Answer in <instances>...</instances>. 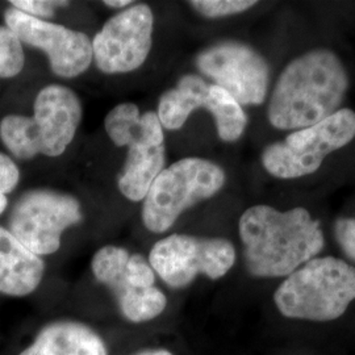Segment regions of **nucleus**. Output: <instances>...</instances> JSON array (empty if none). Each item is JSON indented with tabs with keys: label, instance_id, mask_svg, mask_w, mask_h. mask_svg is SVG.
<instances>
[{
	"label": "nucleus",
	"instance_id": "obj_24",
	"mask_svg": "<svg viewBox=\"0 0 355 355\" xmlns=\"http://www.w3.org/2000/svg\"><path fill=\"white\" fill-rule=\"evenodd\" d=\"M133 355H174L171 352L166 350V349H146V350H142L136 354Z\"/></svg>",
	"mask_w": 355,
	"mask_h": 355
},
{
	"label": "nucleus",
	"instance_id": "obj_15",
	"mask_svg": "<svg viewBox=\"0 0 355 355\" xmlns=\"http://www.w3.org/2000/svg\"><path fill=\"white\" fill-rule=\"evenodd\" d=\"M19 355H108L102 337L78 321H55Z\"/></svg>",
	"mask_w": 355,
	"mask_h": 355
},
{
	"label": "nucleus",
	"instance_id": "obj_18",
	"mask_svg": "<svg viewBox=\"0 0 355 355\" xmlns=\"http://www.w3.org/2000/svg\"><path fill=\"white\" fill-rule=\"evenodd\" d=\"M26 64L21 41L8 26H0V78L19 76Z\"/></svg>",
	"mask_w": 355,
	"mask_h": 355
},
{
	"label": "nucleus",
	"instance_id": "obj_5",
	"mask_svg": "<svg viewBox=\"0 0 355 355\" xmlns=\"http://www.w3.org/2000/svg\"><path fill=\"white\" fill-rule=\"evenodd\" d=\"M355 299V268L341 259L313 258L293 271L274 300L286 318L331 321Z\"/></svg>",
	"mask_w": 355,
	"mask_h": 355
},
{
	"label": "nucleus",
	"instance_id": "obj_9",
	"mask_svg": "<svg viewBox=\"0 0 355 355\" xmlns=\"http://www.w3.org/2000/svg\"><path fill=\"white\" fill-rule=\"evenodd\" d=\"M82 220V207L73 195L37 189L23 193L13 205L8 230L29 252L51 255L60 249L64 230Z\"/></svg>",
	"mask_w": 355,
	"mask_h": 355
},
{
	"label": "nucleus",
	"instance_id": "obj_16",
	"mask_svg": "<svg viewBox=\"0 0 355 355\" xmlns=\"http://www.w3.org/2000/svg\"><path fill=\"white\" fill-rule=\"evenodd\" d=\"M211 85L199 76H182L175 87L165 91L158 102L157 116L164 129L178 130L198 108H207Z\"/></svg>",
	"mask_w": 355,
	"mask_h": 355
},
{
	"label": "nucleus",
	"instance_id": "obj_14",
	"mask_svg": "<svg viewBox=\"0 0 355 355\" xmlns=\"http://www.w3.org/2000/svg\"><path fill=\"white\" fill-rule=\"evenodd\" d=\"M44 272V261L0 227V293L26 296L37 290Z\"/></svg>",
	"mask_w": 355,
	"mask_h": 355
},
{
	"label": "nucleus",
	"instance_id": "obj_1",
	"mask_svg": "<svg viewBox=\"0 0 355 355\" xmlns=\"http://www.w3.org/2000/svg\"><path fill=\"white\" fill-rule=\"evenodd\" d=\"M245 263L262 278L291 275L324 248L318 221L304 208L278 212L268 205H254L240 218Z\"/></svg>",
	"mask_w": 355,
	"mask_h": 355
},
{
	"label": "nucleus",
	"instance_id": "obj_17",
	"mask_svg": "<svg viewBox=\"0 0 355 355\" xmlns=\"http://www.w3.org/2000/svg\"><path fill=\"white\" fill-rule=\"evenodd\" d=\"M207 110L215 119L218 137L225 142L239 140L248 125L241 105L225 89L211 85V98Z\"/></svg>",
	"mask_w": 355,
	"mask_h": 355
},
{
	"label": "nucleus",
	"instance_id": "obj_7",
	"mask_svg": "<svg viewBox=\"0 0 355 355\" xmlns=\"http://www.w3.org/2000/svg\"><path fill=\"white\" fill-rule=\"evenodd\" d=\"M91 270L95 279L114 293L128 321L148 322L165 311L166 295L155 287V272L144 255L108 245L94 254Z\"/></svg>",
	"mask_w": 355,
	"mask_h": 355
},
{
	"label": "nucleus",
	"instance_id": "obj_3",
	"mask_svg": "<svg viewBox=\"0 0 355 355\" xmlns=\"http://www.w3.org/2000/svg\"><path fill=\"white\" fill-rule=\"evenodd\" d=\"M82 114V103L73 89L49 85L38 92L33 116L8 114L0 121V140L21 161L60 157L74 140Z\"/></svg>",
	"mask_w": 355,
	"mask_h": 355
},
{
	"label": "nucleus",
	"instance_id": "obj_6",
	"mask_svg": "<svg viewBox=\"0 0 355 355\" xmlns=\"http://www.w3.org/2000/svg\"><path fill=\"white\" fill-rule=\"evenodd\" d=\"M225 183V173L203 158H183L161 171L144 199L142 223L155 234L171 228L180 215L215 196Z\"/></svg>",
	"mask_w": 355,
	"mask_h": 355
},
{
	"label": "nucleus",
	"instance_id": "obj_2",
	"mask_svg": "<svg viewBox=\"0 0 355 355\" xmlns=\"http://www.w3.org/2000/svg\"><path fill=\"white\" fill-rule=\"evenodd\" d=\"M347 76L329 51H315L292 61L274 89L268 120L278 129L312 127L337 112Z\"/></svg>",
	"mask_w": 355,
	"mask_h": 355
},
{
	"label": "nucleus",
	"instance_id": "obj_11",
	"mask_svg": "<svg viewBox=\"0 0 355 355\" xmlns=\"http://www.w3.org/2000/svg\"><path fill=\"white\" fill-rule=\"evenodd\" d=\"M154 15L145 3L112 16L95 35L92 62L108 76L127 74L145 64L152 51Z\"/></svg>",
	"mask_w": 355,
	"mask_h": 355
},
{
	"label": "nucleus",
	"instance_id": "obj_21",
	"mask_svg": "<svg viewBox=\"0 0 355 355\" xmlns=\"http://www.w3.org/2000/svg\"><path fill=\"white\" fill-rule=\"evenodd\" d=\"M11 7L32 17L46 20L54 16L58 7L69 6V1H48V0H11Z\"/></svg>",
	"mask_w": 355,
	"mask_h": 355
},
{
	"label": "nucleus",
	"instance_id": "obj_22",
	"mask_svg": "<svg viewBox=\"0 0 355 355\" xmlns=\"http://www.w3.org/2000/svg\"><path fill=\"white\" fill-rule=\"evenodd\" d=\"M336 236L343 252L355 261V220L341 218L336 224Z\"/></svg>",
	"mask_w": 355,
	"mask_h": 355
},
{
	"label": "nucleus",
	"instance_id": "obj_10",
	"mask_svg": "<svg viewBox=\"0 0 355 355\" xmlns=\"http://www.w3.org/2000/svg\"><path fill=\"white\" fill-rule=\"evenodd\" d=\"M236 250L224 239L171 234L153 245L149 262L154 272L171 288H184L199 274L223 278L234 265Z\"/></svg>",
	"mask_w": 355,
	"mask_h": 355
},
{
	"label": "nucleus",
	"instance_id": "obj_20",
	"mask_svg": "<svg viewBox=\"0 0 355 355\" xmlns=\"http://www.w3.org/2000/svg\"><path fill=\"white\" fill-rule=\"evenodd\" d=\"M20 180L19 167L12 159L0 153V215L8 205L7 195L12 192Z\"/></svg>",
	"mask_w": 355,
	"mask_h": 355
},
{
	"label": "nucleus",
	"instance_id": "obj_4",
	"mask_svg": "<svg viewBox=\"0 0 355 355\" xmlns=\"http://www.w3.org/2000/svg\"><path fill=\"white\" fill-rule=\"evenodd\" d=\"M104 128L116 146L128 148L119 190L128 200L142 202L165 168V132L158 116L153 111L141 114L135 103H120L105 116Z\"/></svg>",
	"mask_w": 355,
	"mask_h": 355
},
{
	"label": "nucleus",
	"instance_id": "obj_19",
	"mask_svg": "<svg viewBox=\"0 0 355 355\" xmlns=\"http://www.w3.org/2000/svg\"><path fill=\"white\" fill-rule=\"evenodd\" d=\"M191 6L202 13L205 17L216 19V17H224L236 13H241L253 6L257 1L250 0H195L190 1Z\"/></svg>",
	"mask_w": 355,
	"mask_h": 355
},
{
	"label": "nucleus",
	"instance_id": "obj_13",
	"mask_svg": "<svg viewBox=\"0 0 355 355\" xmlns=\"http://www.w3.org/2000/svg\"><path fill=\"white\" fill-rule=\"evenodd\" d=\"M4 21L21 44L44 51L57 76L73 79L92 64V42L87 35L48 20H41L8 7Z\"/></svg>",
	"mask_w": 355,
	"mask_h": 355
},
{
	"label": "nucleus",
	"instance_id": "obj_23",
	"mask_svg": "<svg viewBox=\"0 0 355 355\" xmlns=\"http://www.w3.org/2000/svg\"><path fill=\"white\" fill-rule=\"evenodd\" d=\"M107 7H111V8H127L128 6L130 7V4H133L132 0H105L103 1Z\"/></svg>",
	"mask_w": 355,
	"mask_h": 355
},
{
	"label": "nucleus",
	"instance_id": "obj_12",
	"mask_svg": "<svg viewBox=\"0 0 355 355\" xmlns=\"http://www.w3.org/2000/svg\"><path fill=\"white\" fill-rule=\"evenodd\" d=\"M195 62L204 76L225 89L240 105L265 102L268 66L250 46L236 41H224L200 51Z\"/></svg>",
	"mask_w": 355,
	"mask_h": 355
},
{
	"label": "nucleus",
	"instance_id": "obj_8",
	"mask_svg": "<svg viewBox=\"0 0 355 355\" xmlns=\"http://www.w3.org/2000/svg\"><path fill=\"white\" fill-rule=\"evenodd\" d=\"M355 137V114L340 110L312 127L299 129L282 142L267 146L262 164L277 178L291 179L312 174L324 158Z\"/></svg>",
	"mask_w": 355,
	"mask_h": 355
}]
</instances>
